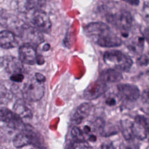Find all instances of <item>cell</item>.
Here are the masks:
<instances>
[{"instance_id":"1","label":"cell","mask_w":149,"mask_h":149,"mask_svg":"<svg viewBox=\"0 0 149 149\" xmlns=\"http://www.w3.org/2000/svg\"><path fill=\"white\" fill-rule=\"evenodd\" d=\"M84 29L86 34L101 47H116L120 46L123 43L122 39L104 22H91L87 24Z\"/></svg>"},{"instance_id":"2","label":"cell","mask_w":149,"mask_h":149,"mask_svg":"<svg viewBox=\"0 0 149 149\" xmlns=\"http://www.w3.org/2000/svg\"><path fill=\"white\" fill-rule=\"evenodd\" d=\"M103 59L105 63L111 68L120 71L127 72L133 65V60L131 57L119 50L106 51L104 54Z\"/></svg>"},{"instance_id":"3","label":"cell","mask_w":149,"mask_h":149,"mask_svg":"<svg viewBox=\"0 0 149 149\" xmlns=\"http://www.w3.org/2000/svg\"><path fill=\"white\" fill-rule=\"evenodd\" d=\"M107 20L116 27L122 34L127 36L133 26V16L126 10H120L115 12L108 13L105 16Z\"/></svg>"},{"instance_id":"4","label":"cell","mask_w":149,"mask_h":149,"mask_svg":"<svg viewBox=\"0 0 149 149\" xmlns=\"http://www.w3.org/2000/svg\"><path fill=\"white\" fill-rule=\"evenodd\" d=\"M13 145L16 148H22L28 145H33L41 148L42 143L40 134L33 128L25 125L21 131L17 134L13 140Z\"/></svg>"},{"instance_id":"5","label":"cell","mask_w":149,"mask_h":149,"mask_svg":"<svg viewBox=\"0 0 149 149\" xmlns=\"http://www.w3.org/2000/svg\"><path fill=\"white\" fill-rule=\"evenodd\" d=\"M44 83L38 81L31 77L24 83L22 94L23 98L29 102H36L40 100L44 95Z\"/></svg>"},{"instance_id":"6","label":"cell","mask_w":149,"mask_h":149,"mask_svg":"<svg viewBox=\"0 0 149 149\" xmlns=\"http://www.w3.org/2000/svg\"><path fill=\"white\" fill-rule=\"evenodd\" d=\"M28 19L33 26L41 33H49L52 23L48 14L41 9H36L28 12Z\"/></svg>"},{"instance_id":"7","label":"cell","mask_w":149,"mask_h":149,"mask_svg":"<svg viewBox=\"0 0 149 149\" xmlns=\"http://www.w3.org/2000/svg\"><path fill=\"white\" fill-rule=\"evenodd\" d=\"M17 34L24 42L35 47L44 41L42 33L30 24L23 23L18 30Z\"/></svg>"},{"instance_id":"8","label":"cell","mask_w":149,"mask_h":149,"mask_svg":"<svg viewBox=\"0 0 149 149\" xmlns=\"http://www.w3.org/2000/svg\"><path fill=\"white\" fill-rule=\"evenodd\" d=\"M19 59L23 64L33 65L37 63L38 54L36 48L33 45L27 44H22L19 48Z\"/></svg>"},{"instance_id":"9","label":"cell","mask_w":149,"mask_h":149,"mask_svg":"<svg viewBox=\"0 0 149 149\" xmlns=\"http://www.w3.org/2000/svg\"><path fill=\"white\" fill-rule=\"evenodd\" d=\"M117 90L120 98L128 102H134L140 97L139 88L134 84L128 83L118 84Z\"/></svg>"},{"instance_id":"10","label":"cell","mask_w":149,"mask_h":149,"mask_svg":"<svg viewBox=\"0 0 149 149\" xmlns=\"http://www.w3.org/2000/svg\"><path fill=\"white\" fill-rule=\"evenodd\" d=\"M108 89V86L106 83L97 79L88 85L84 90L83 96L86 100H93L105 93Z\"/></svg>"},{"instance_id":"11","label":"cell","mask_w":149,"mask_h":149,"mask_svg":"<svg viewBox=\"0 0 149 149\" xmlns=\"http://www.w3.org/2000/svg\"><path fill=\"white\" fill-rule=\"evenodd\" d=\"M0 65L10 75L16 73H22L24 71L22 62L19 58L12 56H6L0 58Z\"/></svg>"},{"instance_id":"12","label":"cell","mask_w":149,"mask_h":149,"mask_svg":"<svg viewBox=\"0 0 149 149\" xmlns=\"http://www.w3.org/2000/svg\"><path fill=\"white\" fill-rule=\"evenodd\" d=\"M0 122L6 123L12 128H23L24 125L22 119L13 112L5 107H0Z\"/></svg>"},{"instance_id":"13","label":"cell","mask_w":149,"mask_h":149,"mask_svg":"<svg viewBox=\"0 0 149 149\" xmlns=\"http://www.w3.org/2000/svg\"><path fill=\"white\" fill-rule=\"evenodd\" d=\"M18 45L15 34L9 30L0 31V47L3 49H11Z\"/></svg>"},{"instance_id":"14","label":"cell","mask_w":149,"mask_h":149,"mask_svg":"<svg viewBox=\"0 0 149 149\" xmlns=\"http://www.w3.org/2000/svg\"><path fill=\"white\" fill-rule=\"evenodd\" d=\"M93 105L89 102L81 104L76 109L73 117L72 122L75 125L80 124L84 119L89 116Z\"/></svg>"},{"instance_id":"15","label":"cell","mask_w":149,"mask_h":149,"mask_svg":"<svg viewBox=\"0 0 149 149\" xmlns=\"http://www.w3.org/2000/svg\"><path fill=\"white\" fill-rule=\"evenodd\" d=\"M123 79V75L121 71L115 69H108L102 71L98 77V80L101 81L108 83H117Z\"/></svg>"},{"instance_id":"16","label":"cell","mask_w":149,"mask_h":149,"mask_svg":"<svg viewBox=\"0 0 149 149\" xmlns=\"http://www.w3.org/2000/svg\"><path fill=\"white\" fill-rule=\"evenodd\" d=\"M21 22L19 18L13 15L5 13L0 14V24L9 29H14L16 31L23 23Z\"/></svg>"},{"instance_id":"17","label":"cell","mask_w":149,"mask_h":149,"mask_svg":"<svg viewBox=\"0 0 149 149\" xmlns=\"http://www.w3.org/2000/svg\"><path fill=\"white\" fill-rule=\"evenodd\" d=\"M13 112L22 118H31L33 113L24 100L19 98L16 100L13 107Z\"/></svg>"},{"instance_id":"18","label":"cell","mask_w":149,"mask_h":149,"mask_svg":"<svg viewBox=\"0 0 149 149\" xmlns=\"http://www.w3.org/2000/svg\"><path fill=\"white\" fill-rule=\"evenodd\" d=\"M132 121L129 119H123L120 122L119 128L124 138L126 140H132L133 138L132 132Z\"/></svg>"},{"instance_id":"19","label":"cell","mask_w":149,"mask_h":149,"mask_svg":"<svg viewBox=\"0 0 149 149\" xmlns=\"http://www.w3.org/2000/svg\"><path fill=\"white\" fill-rule=\"evenodd\" d=\"M132 132L134 137L140 140H144L147 137V133L144 126L136 121L132 123Z\"/></svg>"},{"instance_id":"20","label":"cell","mask_w":149,"mask_h":149,"mask_svg":"<svg viewBox=\"0 0 149 149\" xmlns=\"http://www.w3.org/2000/svg\"><path fill=\"white\" fill-rule=\"evenodd\" d=\"M144 40L143 36H137L132 40L130 44L128 45V48L133 52L140 53L144 48Z\"/></svg>"},{"instance_id":"21","label":"cell","mask_w":149,"mask_h":149,"mask_svg":"<svg viewBox=\"0 0 149 149\" xmlns=\"http://www.w3.org/2000/svg\"><path fill=\"white\" fill-rule=\"evenodd\" d=\"M13 93L3 84L0 83V104H6L12 99Z\"/></svg>"},{"instance_id":"22","label":"cell","mask_w":149,"mask_h":149,"mask_svg":"<svg viewBox=\"0 0 149 149\" xmlns=\"http://www.w3.org/2000/svg\"><path fill=\"white\" fill-rule=\"evenodd\" d=\"M88 144L86 141H75L72 140L65 146V149H88Z\"/></svg>"},{"instance_id":"23","label":"cell","mask_w":149,"mask_h":149,"mask_svg":"<svg viewBox=\"0 0 149 149\" xmlns=\"http://www.w3.org/2000/svg\"><path fill=\"white\" fill-rule=\"evenodd\" d=\"M71 136L73 140L85 141L82 130L77 126H73L71 130Z\"/></svg>"},{"instance_id":"24","label":"cell","mask_w":149,"mask_h":149,"mask_svg":"<svg viewBox=\"0 0 149 149\" xmlns=\"http://www.w3.org/2000/svg\"><path fill=\"white\" fill-rule=\"evenodd\" d=\"M134 121L140 123L144 126L147 133V136H148L149 141V118L143 115H137L134 118Z\"/></svg>"},{"instance_id":"25","label":"cell","mask_w":149,"mask_h":149,"mask_svg":"<svg viewBox=\"0 0 149 149\" xmlns=\"http://www.w3.org/2000/svg\"><path fill=\"white\" fill-rule=\"evenodd\" d=\"M120 100L118 94H113V93H110L108 95L106 96V98H105V104L110 107H112V106H115L118 102V101H119V100Z\"/></svg>"},{"instance_id":"26","label":"cell","mask_w":149,"mask_h":149,"mask_svg":"<svg viewBox=\"0 0 149 149\" xmlns=\"http://www.w3.org/2000/svg\"><path fill=\"white\" fill-rule=\"evenodd\" d=\"M141 97L142 102L144 105L149 106V88L144 90L142 93Z\"/></svg>"},{"instance_id":"27","label":"cell","mask_w":149,"mask_h":149,"mask_svg":"<svg viewBox=\"0 0 149 149\" xmlns=\"http://www.w3.org/2000/svg\"><path fill=\"white\" fill-rule=\"evenodd\" d=\"M24 79V75L22 73H16L10 75V80L15 83H21Z\"/></svg>"},{"instance_id":"28","label":"cell","mask_w":149,"mask_h":149,"mask_svg":"<svg viewBox=\"0 0 149 149\" xmlns=\"http://www.w3.org/2000/svg\"><path fill=\"white\" fill-rule=\"evenodd\" d=\"M149 62L148 57L146 55H141L137 59V63L140 66L147 65Z\"/></svg>"},{"instance_id":"29","label":"cell","mask_w":149,"mask_h":149,"mask_svg":"<svg viewBox=\"0 0 149 149\" xmlns=\"http://www.w3.org/2000/svg\"><path fill=\"white\" fill-rule=\"evenodd\" d=\"M142 15L146 21L149 23V6H145L143 8Z\"/></svg>"},{"instance_id":"30","label":"cell","mask_w":149,"mask_h":149,"mask_svg":"<svg viewBox=\"0 0 149 149\" xmlns=\"http://www.w3.org/2000/svg\"><path fill=\"white\" fill-rule=\"evenodd\" d=\"M101 149H115L112 143L105 142L102 144L101 146Z\"/></svg>"},{"instance_id":"31","label":"cell","mask_w":149,"mask_h":149,"mask_svg":"<svg viewBox=\"0 0 149 149\" xmlns=\"http://www.w3.org/2000/svg\"><path fill=\"white\" fill-rule=\"evenodd\" d=\"M34 77L38 81L42 82V83H44L46 80L45 76L43 74H42L41 73H36L35 74H34Z\"/></svg>"},{"instance_id":"32","label":"cell","mask_w":149,"mask_h":149,"mask_svg":"<svg viewBox=\"0 0 149 149\" xmlns=\"http://www.w3.org/2000/svg\"><path fill=\"white\" fill-rule=\"evenodd\" d=\"M119 149H132V148L130 146L122 143L119 146Z\"/></svg>"},{"instance_id":"33","label":"cell","mask_w":149,"mask_h":149,"mask_svg":"<svg viewBox=\"0 0 149 149\" xmlns=\"http://www.w3.org/2000/svg\"><path fill=\"white\" fill-rule=\"evenodd\" d=\"M125 2L126 3H131V5H138L139 1H125Z\"/></svg>"},{"instance_id":"34","label":"cell","mask_w":149,"mask_h":149,"mask_svg":"<svg viewBox=\"0 0 149 149\" xmlns=\"http://www.w3.org/2000/svg\"><path fill=\"white\" fill-rule=\"evenodd\" d=\"M49 49V45L48 44H46L45 45H44V47H43V48H42V49L44 51H47Z\"/></svg>"},{"instance_id":"35","label":"cell","mask_w":149,"mask_h":149,"mask_svg":"<svg viewBox=\"0 0 149 149\" xmlns=\"http://www.w3.org/2000/svg\"><path fill=\"white\" fill-rule=\"evenodd\" d=\"M31 149H34V148H31Z\"/></svg>"}]
</instances>
